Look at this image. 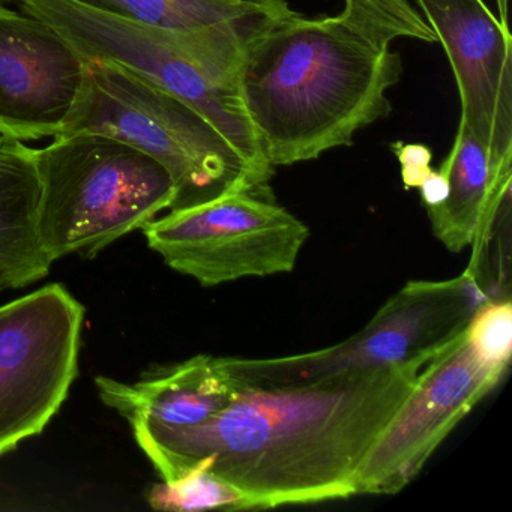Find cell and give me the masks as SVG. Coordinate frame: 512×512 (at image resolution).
Here are the masks:
<instances>
[{"label":"cell","instance_id":"obj_1","mask_svg":"<svg viewBox=\"0 0 512 512\" xmlns=\"http://www.w3.org/2000/svg\"><path fill=\"white\" fill-rule=\"evenodd\" d=\"M430 362L248 388L196 427L134 434L163 481L205 467L253 509L347 499L371 446Z\"/></svg>","mask_w":512,"mask_h":512},{"label":"cell","instance_id":"obj_2","mask_svg":"<svg viewBox=\"0 0 512 512\" xmlns=\"http://www.w3.org/2000/svg\"><path fill=\"white\" fill-rule=\"evenodd\" d=\"M437 43L407 0H344L338 16L271 17L245 44L239 88L272 167L316 160L392 112L403 76L392 41Z\"/></svg>","mask_w":512,"mask_h":512},{"label":"cell","instance_id":"obj_3","mask_svg":"<svg viewBox=\"0 0 512 512\" xmlns=\"http://www.w3.org/2000/svg\"><path fill=\"white\" fill-rule=\"evenodd\" d=\"M17 2L23 11L56 29L85 61L115 62L193 106L262 181L272 178L274 167L263 155L242 101L239 71L245 44L275 16L172 32L130 22L77 0Z\"/></svg>","mask_w":512,"mask_h":512},{"label":"cell","instance_id":"obj_4","mask_svg":"<svg viewBox=\"0 0 512 512\" xmlns=\"http://www.w3.org/2000/svg\"><path fill=\"white\" fill-rule=\"evenodd\" d=\"M97 133L154 158L175 184L172 208L269 188L193 106L115 62L86 61L85 80L61 133Z\"/></svg>","mask_w":512,"mask_h":512},{"label":"cell","instance_id":"obj_5","mask_svg":"<svg viewBox=\"0 0 512 512\" xmlns=\"http://www.w3.org/2000/svg\"><path fill=\"white\" fill-rule=\"evenodd\" d=\"M37 166L38 230L52 262L70 254L92 259L175 200V184L160 163L103 134L53 137L37 149Z\"/></svg>","mask_w":512,"mask_h":512},{"label":"cell","instance_id":"obj_6","mask_svg":"<svg viewBox=\"0 0 512 512\" xmlns=\"http://www.w3.org/2000/svg\"><path fill=\"white\" fill-rule=\"evenodd\" d=\"M485 301L478 277L469 271L451 280L409 281L343 343L280 358L229 356L230 365L248 389L430 362L457 340Z\"/></svg>","mask_w":512,"mask_h":512},{"label":"cell","instance_id":"obj_7","mask_svg":"<svg viewBox=\"0 0 512 512\" xmlns=\"http://www.w3.org/2000/svg\"><path fill=\"white\" fill-rule=\"evenodd\" d=\"M164 262L202 286L292 272L310 229L269 188L236 191L176 209L143 227Z\"/></svg>","mask_w":512,"mask_h":512},{"label":"cell","instance_id":"obj_8","mask_svg":"<svg viewBox=\"0 0 512 512\" xmlns=\"http://www.w3.org/2000/svg\"><path fill=\"white\" fill-rule=\"evenodd\" d=\"M85 307L50 284L0 307V455L37 436L79 374Z\"/></svg>","mask_w":512,"mask_h":512},{"label":"cell","instance_id":"obj_9","mask_svg":"<svg viewBox=\"0 0 512 512\" xmlns=\"http://www.w3.org/2000/svg\"><path fill=\"white\" fill-rule=\"evenodd\" d=\"M508 368L479 355L466 329L419 376L362 461L356 494H397Z\"/></svg>","mask_w":512,"mask_h":512},{"label":"cell","instance_id":"obj_10","mask_svg":"<svg viewBox=\"0 0 512 512\" xmlns=\"http://www.w3.org/2000/svg\"><path fill=\"white\" fill-rule=\"evenodd\" d=\"M443 46L460 95V127L512 170V37L484 0H416Z\"/></svg>","mask_w":512,"mask_h":512},{"label":"cell","instance_id":"obj_11","mask_svg":"<svg viewBox=\"0 0 512 512\" xmlns=\"http://www.w3.org/2000/svg\"><path fill=\"white\" fill-rule=\"evenodd\" d=\"M83 56L52 26L0 4V136L56 137L85 80Z\"/></svg>","mask_w":512,"mask_h":512},{"label":"cell","instance_id":"obj_12","mask_svg":"<svg viewBox=\"0 0 512 512\" xmlns=\"http://www.w3.org/2000/svg\"><path fill=\"white\" fill-rule=\"evenodd\" d=\"M106 406L130 422L133 431L185 430L232 406L245 391L229 356L197 355L152 371L136 383L97 377Z\"/></svg>","mask_w":512,"mask_h":512},{"label":"cell","instance_id":"obj_13","mask_svg":"<svg viewBox=\"0 0 512 512\" xmlns=\"http://www.w3.org/2000/svg\"><path fill=\"white\" fill-rule=\"evenodd\" d=\"M440 167L448 173L449 194L445 202L427 209L428 220L437 241L460 253L490 235L511 199L512 170L494 166L481 140L460 125Z\"/></svg>","mask_w":512,"mask_h":512},{"label":"cell","instance_id":"obj_14","mask_svg":"<svg viewBox=\"0 0 512 512\" xmlns=\"http://www.w3.org/2000/svg\"><path fill=\"white\" fill-rule=\"evenodd\" d=\"M40 196L37 149L0 136V292L29 286L52 268L38 230Z\"/></svg>","mask_w":512,"mask_h":512},{"label":"cell","instance_id":"obj_15","mask_svg":"<svg viewBox=\"0 0 512 512\" xmlns=\"http://www.w3.org/2000/svg\"><path fill=\"white\" fill-rule=\"evenodd\" d=\"M95 10L172 32L244 23L290 10L286 0H77Z\"/></svg>","mask_w":512,"mask_h":512},{"label":"cell","instance_id":"obj_16","mask_svg":"<svg viewBox=\"0 0 512 512\" xmlns=\"http://www.w3.org/2000/svg\"><path fill=\"white\" fill-rule=\"evenodd\" d=\"M149 505L160 511H251L248 497L235 485L205 467H194L176 481L154 484L148 493Z\"/></svg>","mask_w":512,"mask_h":512},{"label":"cell","instance_id":"obj_17","mask_svg":"<svg viewBox=\"0 0 512 512\" xmlns=\"http://www.w3.org/2000/svg\"><path fill=\"white\" fill-rule=\"evenodd\" d=\"M466 334L479 355L508 368L512 356V304L509 298L485 301L473 314Z\"/></svg>","mask_w":512,"mask_h":512},{"label":"cell","instance_id":"obj_18","mask_svg":"<svg viewBox=\"0 0 512 512\" xmlns=\"http://www.w3.org/2000/svg\"><path fill=\"white\" fill-rule=\"evenodd\" d=\"M391 149L400 161L401 167H412V169L431 167L433 152L428 146L421 143L395 142L392 143Z\"/></svg>","mask_w":512,"mask_h":512},{"label":"cell","instance_id":"obj_19","mask_svg":"<svg viewBox=\"0 0 512 512\" xmlns=\"http://www.w3.org/2000/svg\"><path fill=\"white\" fill-rule=\"evenodd\" d=\"M419 191H421V199L425 209L434 208V206L445 202L449 194L448 173L442 167L431 170L428 178L419 187Z\"/></svg>","mask_w":512,"mask_h":512},{"label":"cell","instance_id":"obj_20","mask_svg":"<svg viewBox=\"0 0 512 512\" xmlns=\"http://www.w3.org/2000/svg\"><path fill=\"white\" fill-rule=\"evenodd\" d=\"M497 13H499V22L503 26H508V0H496Z\"/></svg>","mask_w":512,"mask_h":512},{"label":"cell","instance_id":"obj_21","mask_svg":"<svg viewBox=\"0 0 512 512\" xmlns=\"http://www.w3.org/2000/svg\"><path fill=\"white\" fill-rule=\"evenodd\" d=\"M0 2H2V0H0Z\"/></svg>","mask_w":512,"mask_h":512}]
</instances>
